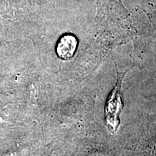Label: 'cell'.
Wrapping results in <instances>:
<instances>
[{"instance_id": "6da1fadb", "label": "cell", "mask_w": 156, "mask_h": 156, "mask_svg": "<svg viewBox=\"0 0 156 156\" xmlns=\"http://www.w3.org/2000/svg\"><path fill=\"white\" fill-rule=\"evenodd\" d=\"M121 85L122 80L119 79L107 99L106 105L105 107L106 125L112 133L117 131L120 124L119 116L123 107L121 95Z\"/></svg>"}, {"instance_id": "7a4b0ae2", "label": "cell", "mask_w": 156, "mask_h": 156, "mask_svg": "<svg viewBox=\"0 0 156 156\" xmlns=\"http://www.w3.org/2000/svg\"><path fill=\"white\" fill-rule=\"evenodd\" d=\"M77 47V41L73 35H64L58 41L56 46V54L62 59L73 57Z\"/></svg>"}]
</instances>
